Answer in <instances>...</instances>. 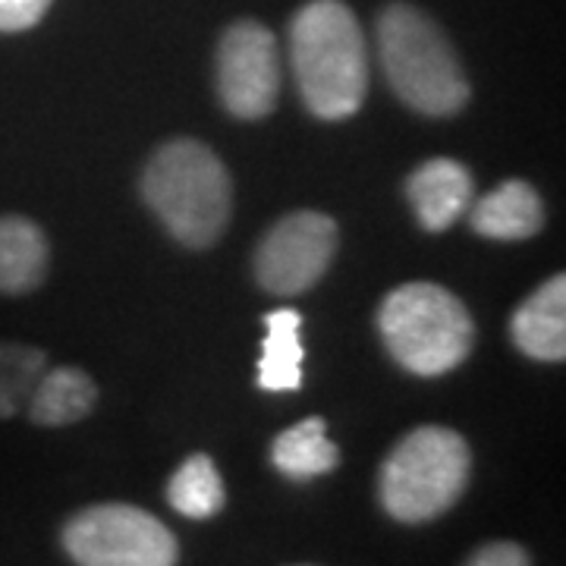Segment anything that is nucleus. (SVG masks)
<instances>
[{"label": "nucleus", "instance_id": "f257e3e1", "mask_svg": "<svg viewBox=\"0 0 566 566\" xmlns=\"http://www.w3.org/2000/svg\"><path fill=\"white\" fill-rule=\"evenodd\" d=\"M290 61L305 107L322 120L353 117L368 92L363 25L340 0H312L290 25Z\"/></svg>", "mask_w": 566, "mask_h": 566}, {"label": "nucleus", "instance_id": "f03ea898", "mask_svg": "<svg viewBox=\"0 0 566 566\" xmlns=\"http://www.w3.org/2000/svg\"><path fill=\"white\" fill-rule=\"evenodd\" d=\"M142 196L158 221L192 249L218 243L233 211V182L221 158L196 139L161 145L142 174Z\"/></svg>", "mask_w": 566, "mask_h": 566}, {"label": "nucleus", "instance_id": "7ed1b4c3", "mask_svg": "<svg viewBox=\"0 0 566 566\" xmlns=\"http://www.w3.org/2000/svg\"><path fill=\"white\" fill-rule=\"evenodd\" d=\"M378 54L397 98L428 117H453L469 102V80L453 44L409 3H390L378 20Z\"/></svg>", "mask_w": 566, "mask_h": 566}, {"label": "nucleus", "instance_id": "20e7f679", "mask_svg": "<svg viewBox=\"0 0 566 566\" xmlns=\"http://www.w3.org/2000/svg\"><path fill=\"white\" fill-rule=\"evenodd\" d=\"M378 327L390 356L422 378L463 365L475 346L469 308L450 290L428 281L397 286L378 312Z\"/></svg>", "mask_w": 566, "mask_h": 566}, {"label": "nucleus", "instance_id": "39448f33", "mask_svg": "<svg viewBox=\"0 0 566 566\" xmlns=\"http://www.w3.org/2000/svg\"><path fill=\"white\" fill-rule=\"evenodd\" d=\"M469 472L472 453L463 438L441 424H424L390 450L378 494L394 520L428 523L463 497Z\"/></svg>", "mask_w": 566, "mask_h": 566}, {"label": "nucleus", "instance_id": "423d86ee", "mask_svg": "<svg viewBox=\"0 0 566 566\" xmlns=\"http://www.w3.org/2000/svg\"><path fill=\"white\" fill-rule=\"evenodd\" d=\"M63 547L80 566H177L180 545L158 516L129 504H98L63 528Z\"/></svg>", "mask_w": 566, "mask_h": 566}, {"label": "nucleus", "instance_id": "0eeeda50", "mask_svg": "<svg viewBox=\"0 0 566 566\" xmlns=\"http://www.w3.org/2000/svg\"><path fill=\"white\" fill-rule=\"evenodd\" d=\"M337 255V223L322 211H293L255 249V277L274 296H300L327 274Z\"/></svg>", "mask_w": 566, "mask_h": 566}, {"label": "nucleus", "instance_id": "6e6552de", "mask_svg": "<svg viewBox=\"0 0 566 566\" xmlns=\"http://www.w3.org/2000/svg\"><path fill=\"white\" fill-rule=\"evenodd\" d=\"M218 95L240 120L268 117L281 95L277 41L262 22H233L218 44Z\"/></svg>", "mask_w": 566, "mask_h": 566}, {"label": "nucleus", "instance_id": "1a4fd4ad", "mask_svg": "<svg viewBox=\"0 0 566 566\" xmlns=\"http://www.w3.org/2000/svg\"><path fill=\"white\" fill-rule=\"evenodd\" d=\"M475 196L472 174L453 158H431L406 180V199L428 233H441L463 218Z\"/></svg>", "mask_w": 566, "mask_h": 566}, {"label": "nucleus", "instance_id": "9d476101", "mask_svg": "<svg viewBox=\"0 0 566 566\" xmlns=\"http://www.w3.org/2000/svg\"><path fill=\"white\" fill-rule=\"evenodd\" d=\"M513 344L538 363H564L566 356V281L564 274L545 281L510 322Z\"/></svg>", "mask_w": 566, "mask_h": 566}, {"label": "nucleus", "instance_id": "9b49d317", "mask_svg": "<svg viewBox=\"0 0 566 566\" xmlns=\"http://www.w3.org/2000/svg\"><path fill=\"white\" fill-rule=\"evenodd\" d=\"M469 221L488 240H528L545 227V205L528 182L506 180L469 205Z\"/></svg>", "mask_w": 566, "mask_h": 566}, {"label": "nucleus", "instance_id": "f8f14e48", "mask_svg": "<svg viewBox=\"0 0 566 566\" xmlns=\"http://www.w3.org/2000/svg\"><path fill=\"white\" fill-rule=\"evenodd\" d=\"M51 249L39 223L20 214L0 218V293L22 296L39 290L48 277Z\"/></svg>", "mask_w": 566, "mask_h": 566}, {"label": "nucleus", "instance_id": "ddd939ff", "mask_svg": "<svg viewBox=\"0 0 566 566\" xmlns=\"http://www.w3.org/2000/svg\"><path fill=\"white\" fill-rule=\"evenodd\" d=\"M268 337L262 344L259 387L268 394H290L303 387V315L296 308H274L264 315Z\"/></svg>", "mask_w": 566, "mask_h": 566}, {"label": "nucleus", "instance_id": "4468645a", "mask_svg": "<svg viewBox=\"0 0 566 566\" xmlns=\"http://www.w3.org/2000/svg\"><path fill=\"white\" fill-rule=\"evenodd\" d=\"M98 400V387L95 381L80 371V368H54L44 371L41 381L29 397V416L35 424L48 428H61L85 419L92 412V406Z\"/></svg>", "mask_w": 566, "mask_h": 566}, {"label": "nucleus", "instance_id": "2eb2a0df", "mask_svg": "<svg viewBox=\"0 0 566 566\" xmlns=\"http://www.w3.org/2000/svg\"><path fill=\"white\" fill-rule=\"evenodd\" d=\"M271 463L277 465V472H283L286 479H315L337 469L340 450L327 438L324 419L312 416L274 438Z\"/></svg>", "mask_w": 566, "mask_h": 566}, {"label": "nucleus", "instance_id": "dca6fc26", "mask_svg": "<svg viewBox=\"0 0 566 566\" xmlns=\"http://www.w3.org/2000/svg\"><path fill=\"white\" fill-rule=\"evenodd\" d=\"M223 482L218 465L211 463V457L196 453L170 475L167 485V501L170 506L189 516V520H208L223 506Z\"/></svg>", "mask_w": 566, "mask_h": 566}, {"label": "nucleus", "instance_id": "f3484780", "mask_svg": "<svg viewBox=\"0 0 566 566\" xmlns=\"http://www.w3.org/2000/svg\"><path fill=\"white\" fill-rule=\"evenodd\" d=\"M48 371V356L39 346L0 344V419L17 416Z\"/></svg>", "mask_w": 566, "mask_h": 566}, {"label": "nucleus", "instance_id": "a211bd4d", "mask_svg": "<svg viewBox=\"0 0 566 566\" xmlns=\"http://www.w3.org/2000/svg\"><path fill=\"white\" fill-rule=\"evenodd\" d=\"M51 0H0V32H25L48 13Z\"/></svg>", "mask_w": 566, "mask_h": 566}, {"label": "nucleus", "instance_id": "6ab92c4d", "mask_svg": "<svg viewBox=\"0 0 566 566\" xmlns=\"http://www.w3.org/2000/svg\"><path fill=\"white\" fill-rule=\"evenodd\" d=\"M465 566H532L526 547L516 542H491V545L479 547Z\"/></svg>", "mask_w": 566, "mask_h": 566}]
</instances>
